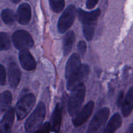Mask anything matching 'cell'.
Here are the masks:
<instances>
[{"instance_id":"28","label":"cell","mask_w":133,"mask_h":133,"mask_svg":"<svg viewBox=\"0 0 133 133\" xmlns=\"http://www.w3.org/2000/svg\"><path fill=\"white\" fill-rule=\"evenodd\" d=\"M126 133H133V123H131L127 128Z\"/></svg>"},{"instance_id":"7","label":"cell","mask_w":133,"mask_h":133,"mask_svg":"<svg viewBox=\"0 0 133 133\" xmlns=\"http://www.w3.org/2000/svg\"><path fill=\"white\" fill-rule=\"evenodd\" d=\"M35 101L36 99L32 94H28L22 97L16 106V114L18 120L25 118L35 106Z\"/></svg>"},{"instance_id":"12","label":"cell","mask_w":133,"mask_h":133,"mask_svg":"<svg viewBox=\"0 0 133 133\" xmlns=\"http://www.w3.org/2000/svg\"><path fill=\"white\" fill-rule=\"evenodd\" d=\"M16 19L18 23L25 25L30 22L31 19V9L28 3H22L19 6L17 11Z\"/></svg>"},{"instance_id":"22","label":"cell","mask_w":133,"mask_h":133,"mask_svg":"<svg viewBox=\"0 0 133 133\" xmlns=\"http://www.w3.org/2000/svg\"><path fill=\"white\" fill-rule=\"evenodd\" d=\"M51 9L55 12H61L65 5L64 0H49Z\"/></svg>"},{"instance_id":"1","label":"cell","mask_w":133,"mask_h":133,"mask_svg":"<svg viewBox=\"0 0 133 133\" xmlns=\"http://www.w3.org/2000/svg\"><path fill=\"white\" fill-rule=\"evenodd\" d=\"M100 14L101 10L99 9L91 12L84 11L81 9L78 11V17L83 24V34L88 41H90L94 36L95 28Z\"/></svg>"},{"instance_id":"5","label":"cell","mask_w":133,"mask_h":133,"mask_svg":"<svg viewBox=\"0 0 133 133\" xmlns=\"http://www.w3.org/2000/svg\"><path fill=\"white\" fill-rule=\"evenodd\" d=\"M110 114L109 108L105 107L100 109L94 115L91 120L87 133H99L106 123Z\"/></svg>"},{"instance_id":"17","label":"cell","mask_w":133,"mask_h":133,"mask_svg":"<svg viewBox=\"0 0 133 133\" xmlns=\"http://www.w3.org/2000/svg\"><path fill=\"white\" fill-rule=\"evenodd\" d=\"M133 109V87L129 90L122 106V112L124 117H128Z\"/></svg>"},{"instance_id":"2","label":"cell","mask_w":133,"mask_h":133,"mask_svg":"<svg viewBox=\"0 0 133 133\" xmlns=\"http://www.w3.org/2000/svg\"><path fill=\"white\" fill-rule=\"evenodd\" d=\"M68 103V112L71 116H75L80 110L85 97L86 88L83 84L71 91Z\"/></svg>"},{"instance_id":"16","label":"cell","mask_w":133,"mask_h":133,"mask_svg":"<svg viewBox=\"0 0 133 133\" xmlns=\"http://www.w3.org/2000/svg\"><path fill=\"white\" fill-rule=\"evenodd\" d=\"M122 117L119 114L116 113L111 117L102 133H115L116 131L122 126Z\"/></svg>"},{"instance_id":"11","label":"cell","mask_w":133,"mask_h":133,"mask_svg":"<svg viewBox=\"0 0 133 133\" xmlns=\"http://www.w3.org/2000/svg\"><path fill=\"white\" fill-rule=\"evenodd\" d=\"M14 120V110L9 109L0 122V133H10Z\"/></svg>"},{"instance_id":"27","label":"cell","mask_w":133,"mask_h":133,"mask_svg":"<svg viewBox=\"0 0 133 133\" xmlns=\"http://www.w3.org/2000/svg\"><path fill=\"white\" fill-rule=\"evenodd\" d=\"M123 101H124V92L122 91L118 96V99H117V105L118 107H122L123 103Z\"/></svg>"},{"instance_id":"23","label":"cell","mask_w":133,"mask_h":133,"mask_svg":"<svg viewBox=\"0 0 133 133\" xmlns=\"http://www.w3.org/2000/svg\"><path fill=\"white\" fill-rule=\"evenodd\" d=\"M51 131V123L49 122L43 124L36 131L32 133H49Z\"/></svg>"},{"instance_id":"15","label":"cell","mask_w":133,"mask_h":133,"mask_svg":"<svg viewBox=\"0 0 133 133\" xmlns=\"http://www.w3.org/2000/svg\"><path fill=\"white\" fill-rule=\"evenodd\" d=\"M81 65V58L79 55L77 53L72 54L66 63V70H65V76H66V79H68L71 74L77 70Z\"/></svg>"},{"instance_id":"14","label":"cell","mask_w":133,"mask_h":133,"mask_svg":"<svg viewBox=\"0 0 133 133\" xmlns=\"http://www.w3.org/2000/svg\"><path fill=\"white\" fill-rule=\"evenodd\" d=\"M8 75L10 86L12 88H16L20 81L21 72L18 65L14 62H10L9 64Z\"/></svg>"},{"instance_id":"20","label":"cell","mask_w":133,"mask_h":133,"mask_svg":"<svg viewBox=\"0 0 133 133\" xmlns=\"http://www.w3.org/2000/svg\"><path fill=\"white\" fill-rule=\"evenodd\" d=\"M1 16L3 22L7 25H12L15 22V14L12 10L9 9H6L3 10Z\"/></svg>"},{"instance_id":"3","label":"cell","mask_w":133,"mask_h":133,"mask_svg":"<svg viewBox=\"0 0 133 133\" xmlns=\"http://www.w3.org/2000/svg\"><path fill=\"white\" fill-rule=\"evenodd\" d=\"M45 106L43 102L38 104L35 110L29 116L25 123V129L27 132H31L41 125L45 117Z\"/></svg>"},{"instance_id":"6","label":"cell","mask_w":133,"mask_h":133,"mask_svg":"<svg viewBox=\"0 0 133 133\" xmlns=\"http://www.w3.org/2000/svg\"><path fill=\"white\" fill-rule=\"evenodd\" d=\"M76 14V7L74 5H69L58 21L57 28L60 33L66 32L71 27L75 19Z\"/></svg>"},{"instance_id":"10","label":"cell","mask_w":133,"mask_h":133,"mask_svg":"<svg viewBox=\"0 0 133 133\" xmlns=\"http://www.w3.org/2000/svg\"><path fill=\"white\" fill-rule=\"evenodd\" d=\"M19 59L21 66L24 70L31 71L36 69V61L28 49L21 50L19 53Z\"/></svg>"},{"instance_id":"29","label":"cell","mask_w":133,"mask_h":133,"mask_svg":"<svg viewBox=\"0 0 133 133\" xmlns=\"http://www.w3.org/2000/svg\"><path fill=\"white\" fill-rule=\"evenodd\" d=\"M10 1L12 3H19L21 0H10Z\"/></svg>"},{"instance_id":"9","label":"cell","mask_w":133,"mask_h":133,"mask_svg":"<svg viewBox=\"0 0 133 133\" xmlns=\"http://www.w3.org/2000/svg\"><path fill=\"white\" fill-rule=\"evenodd\" d=\"M94 107V103L92 101H89L84 107L78 112L73 119V123L75 127H79L84 124L92 115Z\"/></svg>"},{"instance_id":"13","label":"cell","mask_w":133,"mask_h":133,"mask_svg":"<svg viewBox=\"0 0 133 133\" xmlns=\"http://www.w3.org/2000/svg\"><path fill=\"white\" fill-rule=\"evenodd\" d=\"M62 110L63 108L62 105L58 103L56 105L52 114L51 130L55 133H58L60 131L62 118Z\"/></svg>"},{"instance_id":"21","label":"cell","mask_w":133,"mask_h":133,"mask_svg":"<svg viewBox=\"0 0 133 133\" xmlns=\"http://www.w3.org/2000/svg\"><path fill=\"white\" fill-rule=\"evenodd\" d=\"M10 48V40L8 34L0 32V49L8 50Z\"/></svg>"},{"instance_id":"26","label":"cell","mask_w":133,"mask_h":133,"mask_svg":"<svg viewBox=\"0 0 133 133\" xmlns=\"http://www.w3.org/2000/svg\"><path fill=\"white\" fill-rule=\"evenodd\" d=\"M99 0H87V7L88 9H92L95 7L97 3H98Z\"/></svg>"},{"instance_id":"4","label":"cell","mask_w":133,"mask_h":133,"mask_svg":"<svg viewBox=\"0 0 133 133\" xmlns=\"http://www.w3.org/2000/svg\"><path fill=\"white\" fill-rule=\"evenodd\" d=\"M90 71V70L88 65H81L79 68L71 74L68 79H67V89L70 91H72L79 85L83 84V82L88 77Z\"/></svg>"},{"instance_id":"24","label":"cell","mask_w":133,"mask_h":133,"mask_svg":"<svg viewBox=\"0 0 133 133\" xmlns=\"http://www.w3.org/2000/svg\"><path fill=\"white\" fill-rule=\"evenodd\" d=\"M6 81V72L3 66L0 64V85H4Z\"/></svg>"},{"instance_id":"19","label":"cell","mask_w":133,"mask_h":133,"mask_svg":"<svg viewBox=\"0 0 133 133\" xmlns=\"http://www.w3.org/2000/svg\"><path fill=\"white\" fill-rule=\"evenodd\" d=\"M12 103V94L9 91H5L0 96V112H5L10 107Z\"/></svg>"},{"instance_id":"18","label":"cell","mask_w":133,"mask_h":133,"mask_svg":"<svg viewBox=\"0 0 133 133\" xmlns=\"http://www.w3.org/2000/svg\"><path fill=\"white\" fill-rule=\"evenodd\" d=\"M75 34L72 31H70L66 33L63 38V51L65 56L68 55L71 52L73 45L75 42Z\"/></svg>"},{"instance_id":"25","label":"cell","mask_w":133,"mask_h":133,"mask_svg":"<svg viewBox=\"0 0 133 133\" xmlns=\"http://www.w3.org/2000/svg\"><path fill=\"white\" fill-rule=\"evenodd\" d=\"M77 48L78 50H79V52L81 53V55H84V53H86V51H87V44L84 41H80L79 43H78L77 45Z\"/></svg>"},{"instance_id":"8","label":"cell","mask_w":133,"mask_h":133,"mask_svg":"<svg viewBox=\"0 0 133 133\" xmlns=\"http://www.w3.org/2000/svg\"><path fill=\"white\" fill-rule=\"evenodd\" d=\"M14 45L19 50L28 49L34 45V41L29 33L24 30H18L12 35Z\"/></svg>"}]
</instances>
